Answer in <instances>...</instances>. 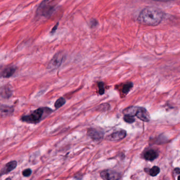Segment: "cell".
<instances>
[{
	"instance_id": "cell-8",
	"label": "cell",
	"mask_w": 180,
	"mask_h": 180,
	"mask_svg": "<svg viewBox=\"0 0 180 180\" xmlns=\"http://www.w3.org/2000/svg\"><path fill=\"white\" fill-rule=\"evenodd\" d=\"M135 116H137L138 118H139L140 120L143 122H149L150 119L149 113L144 108L138 107L136 112Z\"/></svg>"
},
{
	"instance_id": "cell-19",
	"label": "cell",
	"mask_w": 180,
	"mask_h": 180,
	"mask_svg": "<svg viewBox=\"0 0 180 180\" xmlns=\"http://www.w3.org/2000/svg\"><path fill=\"white\" fill-rule=\"evenodd\" d=\"M98 25V22L96 19H92L89 21V26L91 28H95Z\"/></svg>"
},
{
	"instance_id": "cell-5",
	"label": "cell",
	"mask_w": 180,
	"mask_h": 180,
	"mask_svg": "<svg viewBox=\"0 0 180 180\" xmlns=\"http://www.w3.org/2000/svg\"><path fill=\"white\" fill-rule=\"evenodd\" d=\"M100 176L104 180H114L120 179V174L116 171L110 170H104L101 172Z\"/></svg>"
},
{
	"instance_id": "cell-21",
	"label": "cell",
	"mask_w": 180,
	"mask_h": 180,
	"mask_svg": "<svg viewBox=\"0 0 180 180\" xmlns=\"http://www.w3.org/2000/svg\"><path fill=\"white\" fill-rule=\"evenodd\" d=\"M31 174H32V170L30 168H27L22 171V175L25 177L30 176Z\"/></svg>"
},
{
	"instance_id": "cell-13",
	"label": "cell",
	"mask_w": 180,
	"mask_h": 180,
	"mask_svg": "<svg viewBox=\"0 0 180 180\" xmlns=\"http://www.w3.org/2000/svg\"><path fill=\"white\" fill-rule=\"evenodd\" d=\"M12 91L9 86H4L1 87V96L3 98H9L11 96Z\"/></svg>"
},
{
	"instance_id": "cell-11",
	"label": "cell",
	"mask_w": 180,
	"mask_h": 180,
	"mask_svg": "<svg viewBox=\"0 0 180 180\" xmlns=\"http://www.w3.org/2000/svg\"><path fill=\"white\" fill-rule=\"evenodd\" d=\"M14 108L12 107L1 105V116L2 117H6L10 116L13 113Z\"/></svg>"
},
{
	"instance_id": "cell-24",
	"label": "cell",
	"mask_w": 180,
	"mask_h": 180,
	"mask_svg": "<svg viewBox=\"0 0 180 180\" xmlns=\"http://www.w3.org/2000/svg\"><path fill=\"white\" fill-rule=\"evenodd\" d=\"M156 1H161V2H167V1H171V0H154Z\"/></svg>"
},
{
	"instance_id": "cell-2",
	"label": "cell",
	"mask_w": 180,
	"mask_h": 180,
	"mask_svg": "<svg viewBox=\"0 0 180 180\" xmlns=\"http://www.w3.org/2000/svg\"><path fill=\"white\" fill-rule=\"evenodd\" d=\"M52 111V110L49 108H39L34 110L29 115L22 116L21 120L22 122L30 124H37L48 115L50 114Z\"/></svg>"
},
{
	"instance_id": "cell-23",
	"label": "cell",
	"mask_w": 180,
	"mask_h": 180,
	"mask_svg": "<svg viewBox=\"0 0 180 180\" xmlns=\"http://www.w3.org/2000/svg\"><path fill=\"white\" fill-rule=\"evenodd\" d=\"M174 172L176 174H180V169L178 168H176L174 170Z\"/></svg>"
},
{
	"instance_id": "cell-9",
	"label": "cell",
	"mask_w": 180,
	"mask_h": 180,
	"mask_svg": "<svg viewBox=\"0 0 180 180\" xmlns=\"http://www.w3.org/2000/svg\"><path fill=\"white\" fill-rule=\"evenodd\" d=\"M17 166V162L16 161H12L8 162L4 165L0 171L1 175L2 176L3 174H8L9 173L11 172L13 170L16 168Z\"/></svg>"
},
{
	"instance_id": "cell-7",
	"label": "cell",
	"mask_w": 180,
	"mask_h": 180,
	"mask_svg": "<svg viewBox=\"0 0 180 180\" xmlns=\"http://www.w3.org/2000/svg\"><path fill=\"white\" fill-rule=\"evenodd\" d=\"M126 136V132L124 130H120L114 132L107 136L106 139L109 141H118L123 139Z\"/></svg>"
},
{
	"instance_id": "cell-3",
	"label": "cell",
	"mask_w": 180,
	"mask_h": 180,
	"mask_svg": "<svg viewBox=\"0 0 180 180\" xmlns=\"http://www.w3.org/2000/svg\"><path fill=\"white\" fill-rule=\"evenodd\" d=\"M56 7L57 4L53 0H43L37 8L36 15L38 17H49L56 11Z\"/></svg>"
},
{
	"instance_id": "cell-20",
	"label": "cell",
	"mask_w": 180,
	"mask_h": 180,
	"mask_svg": "<svg viewBox=\"0 0 180 180\" xmlns=\"http://www.w3.org/2000/svg\"><path fill=\"white\" fill-rule=\"evenodd\" d=\"M98 86L99 87V94L101 95H102L105 93V88L104 87V83L102 82H100L98 83Z\"/></svg>"
},
{
	"instance_id": "cell-25",
	"label": "cell",
	"mask_w": 180,
	"mask_h": 180,
	"mask_svg": "<svg viewBox=\"0 0 180 180\" xmlns=\"http://www.w3.org/2000/svg\"><path fill=\"white\" fill-rule=\"evenodd\" d=\"M178 180H180V176H178Z\"/></svg>"
},
{
	"instance_id": "cell-17",
	"label": "cell",
	"mask_w": 180,
	"mask_h": 180,
	"mask_svg": "<svg viewBox=\"0 0 180 180\" xmlns=\"http://www.w3.org/2000/svg\"><path fill=\"white\" fill-rule=\"evenodd\" d=\"M160 171V169L159 167H153L152 168L149 169V174L152 176H155L159 174Z\"/></svg>"
},
{
	"instance_id": "cell-10",
	"label": "cell",
	"mask_w": 180,
	"mask_h": 180,
	"mask_svg": "<svg viewBox=\"0 0 180 180\" xmlns=\"http://www.w3.org/2000/svg\"><path fill=\"white\" fill-rule=\"evenodd\" d=\"M17 70L16 66H8L6 67L1 72V77L5 78H9L13 75Z\"/></svg>"
},
{
	"instance_id": "cell-12",
	"label": "cell",
	"mask_w": 180,
	"mask_h": 180,
	"mask_svg": "<svg viewBox=\"0 0 180 180\" xmlns=\"http://www.w3.org/2000/svg\"><path fill=\"white\" fill-rule=\"evenodd\" d=\"M158 153L156 151H154L153 149H150L147 151L144 154V157L145 160L148 161H153L154 160L156 159L158 157Z\"/></svg>"
},
{
	"instance_id": "cell-18",
	"label": "cell",
	"mask_w": 180,
	"mask_h": 180,
	"mask_svg": "<svg viewBox=\"0 0 180 180\" xmlns=\"http://www.w3.org/2000/svg\"><path fill=\"white\" fill-rule=\"evenodd\" d=\"M124 120L128 123H132L135 121V118H134V116L128 115H125Z\"/></svg>"
},
{
	"instance_id": "cell-14",
	"label": "cell",
	"mask_w": 180,
	"mask_h": 180,
	"mask_svg": "<svg viewBox=\"0 0 180 180\" xmlns=\"http://www.w3.org/2000/svg\"><path fill=\"white\" fill-rule=\"evenodd\" d=\"M138 107L132 106L124 110V113L125 115H128L130 116H135L136 112L138 109Z\"/></svg>"
},
{
	"instance_id": "cell-16",
	"label": "cell",
	"mask_w": 180,
	"mask_h": 180,
	"mask_svg": "<svg viewBox=\"0 0 180 180\" xmlns=\"http://www.w3.org/2000/svg\"><path fill=\"white\" fill-rule=\"evenodd\" d=\"M133 86V85L131 83H128L125 84L124 86L123 87L122 92L125 94H127L129 93V91L130 90V89H132Z\"/></svg>"
},
{
	"instance_id": "cell-1",
	"label": "cell",
	"mask_w": 180,
	"mask_h": 180,
	"mask_svg": "<svg viewBox=\"0 0 180 180\" xmlns=\"http://www.w3.org/2000/svg\"><path fill=\"white\" fill-rule=\"evenodd\" d=\"M164 13L160 9L148 6L140 12L137 21L138 23L147 26H156L162 21Z\"/></svg>"
},
{
	"instance_id": "cell-22",
	"label": "cell",
	"mask_w": 180,
	"mask_h": 180,
	"mask_svg": "<svg viewBox=\"0 0 180 180\" xmlns=\"http://www.w3.org/2000/svg\"><path fill=\"white\" fill-rule=\"evenodd\" d=\"M58 24H59V23L58 22V23H57L56 25H54V27H53V28H52V30H51V31L50 32V33H51L52 35L54 34V33L56 32L57 29V28H58Z\"/></svg>"
},
{
	"instance_id": "cell-6",
	"label": "cell",
	"mask_w": 180,
	"mask_h": 180,
	"mask_svg": "<svg viewBox=\"0 0 180 180\" xmlns=\"http://www.w3.org/2000/svg\"><path fill=\"white\" fill-rule=\"evenodd\" d=\"M104 134L101 130L95 128H90L87 131V135L94 141H100L103 139Z\"/></svg>"
},
{
	"instance_id": "cell-4",
	"label": "cell",
	"mask_w": 180,
	"mask_h": 180,
	"mask_svg": "<svg viewBox=\"0 0 180 180\" xmlns=\"http://www.w3.org/2000/svg\"><path fill=\"white\" fill-rule=\"evenodd\" d=\"M64 57L65 55L64 52L61 51L57 52L56 54H54L50 62H49L47 66V69H54L60 67L64 61Z\"/></svg>"
},
{
	"instance_id": "cell-15",
	"label": "cell",
	"mask_w": 180,
	"mask_h": 180,
	"mask_svg": "<svg viewBox=\"0 0 180 180\" xmlns=\"http://www.w3.org/2000/svg\"><path fill=\"white\" fill-rule=\"evenodd\" d=\"M66 102L65 99L63 97H60L54 103V107L56 109L59 108L60 107L63 106L65 104Z\"/></svg>"
}]
</instances>
